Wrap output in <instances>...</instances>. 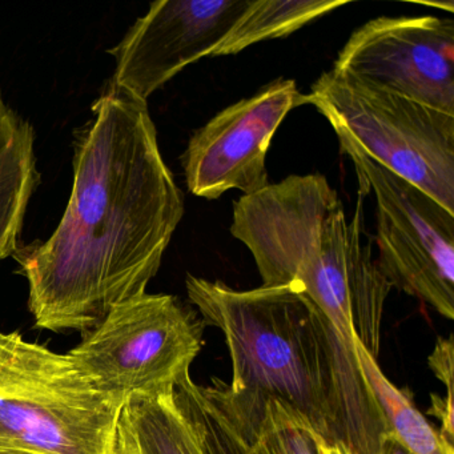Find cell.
Listing matches in <instances>:
<instances>
[{"instance_id":"8fae6325","label":"cell","mask_w":454,"mask_h":454,"mask_svg":"<svg viewBox=\"0 0 454 454\" xmlns=\"http://www.w3.org/2000/svg\"><path fill=\"white\" fill-rule=\"evenodd\" d=\"M201 392L228 422L248 454H318L317 433L309 422L281 401L235 392L212 379Z\"/></svg>"},{"instance_id":"30bf717a","label":"cell","mask_w":454,"mask_h":454,"mask_svg":"<svg viewBox=\"0 0 454 454\" xmlns=\"http://www.w3.org/2000/svg\"><path fill=\"white\" fill-rule=\"evenodd\" d=\"M249 0H159L111 49V83L143 102L183 68L211 57Z\"/></svg>"},{"instance_id":"277c9868","label":"cell","mask_w":454,"mask_h":454,"mask_svg":"<svg viewBox=\"0 0 454 454\" xmlns=\"http://www.w3.org/2000/svg\"><path fill=\"white\" fill-rule=\"evenodd\" d=\"M121 413L70 356L0 331V454H118Z\"/></svg>"},{"instance_id":"8992f818","label":"cell","mask_w":454,"mask_h":454,"mask_svg":"<svg viewBox=\"0 0 454 454\" xmlns=\"http://www.w3.org/2000/svg\"><path fill=\"white\" fill-rule=\"evenodd\" d=\"M203 318L172 294H139L115 305L67 353L95 389L123 408L129 395H166L203 348Z\"/></svg>"},{"instance_id":"4fadbf2b","label":"cell","mask_w":454,"mask_h":454,"mask_svg":"<svg viewBox=\"0 0 454 454\" xmlns=\"http://www.w3.org/2000/svg\"><path fill=\"white\" fill-rule=\"evenodd\" d=\"M118 442L132 454H207L198 429L177 406L174 392L129 395L121 408Z\"/></svg>"},{"instance_id":"ac0fdd59","label":"cell","mask_w":454,"mask_h":454,"mask_svg":"<svg viewBox=\"0 0 454 454\" xmlns=\"http://www.w3.org/2000/svg\"><path fill=\"white\" fill-rule=\"evenodd\" d=\"M379 454H411L392 432L382 440Z\"/></svg>"},{"instance_id":"2e32d148","label":"cell","mask_w":454,"mask_h":454,"mask_svg":"<svg viewBox=\"0 0 454 454\" xmlns=\"http://www.w3.org/2000/svg\"><path fill=\"white\" fill-rule=\"evenodd\" d=\"M430 369L438 380L445 385L446 395L453 398L454 380V342L453 334L446 337H438L434 349L427 358Z\"/></svg>"},{"instance_id":"7a4b0ae2","label":"cell","mask_w":454,"mask_h":454,"mask_svg":"<svg viewBox=\"0 0 454 454\" xmlns=\"http://www.w3.org/2000/svg\"><path fill=\"white\" fill-rule=\"evenodd\" d=\"M188 297L224 334L235 392L272 397L326 441L379 454L387 419L350 349L309 297L289 286L231 288L188 275Z\"/></svg>"},{"instance_id":"9a60e30c","label":"cell","mask_w":454,"mask_h":454,"mask_svg":"<svg viewBox=\"0 0 454 454\" xmlns=\"http://www.w3.org/2000/svg\"><path fill=\"white\" fill-rule=\"evenodd\" d=\"M358 363L381 408L390 432L411 454H454V448L443 442L438 432L414 406L411 395L398 389L380 368L377 358L372 357L357 345Z\"/></svg>"},{"instance_id":"7c38bea8","label":"cell","mask_w":454,"mask_h":454,"mask_svg":"<svg viewBox=\"0 0 454 454\" xmlns=\"http://www.w3.org/2000/svg\"><path fill=\"white\" fill-rule=\"evenodd\" d=\"M39 183L34 127L0 98V262L20 247L28 203Z\"/></svg>"},{"instance_id":"d6986e66","label":"cell","mask_w":454,"mask_h":454,"mask_svg":"<svg viewBox=\"0 0 454 454\" xmlns=\"http://www.w3.org/2000/svg\"><path fill=\"white\" fill-rule=\"evenodd\" d=\"M118 454H132L131 451L129 450V449L124 448L123 445H121V443L118 442Z\"/></svg>"},{"instance_id":"5b68a950","label":"cell","mask_w":454,"mask_h":454,"mask_svg":"<svg viewBox=\"0 0 454 454\" xmlns=\"http://www.w3.org/2000/svg\"><path fill=\"white\" fill-rule=\"evenodd\" d=\"M352 148L454 214V115L331 70L304 97Z\"/></svg>"},{"instance_id":"e0dca14e","label":"cell","mask_w":454,"mask_h":454,"mask_svg":"<svg viewBox=\"0 0 454 454\" xmlns=\"http://www.w3.org/2000/svg\"><path fill=\"white\" fill-rule=\"evenodd\" d=\"M432 405L427 413L434 416L441 422V429L438 432L443 442L454 448V406L453 398L441 397L438 395H430Z\"/></svg>"},{"instance_id":"5bb4252c","label":"cell","mask_w":454,"mask_h":454,"mask_svg":"<svg viewBox=\"0 0 454 454\" xmlns=\"http://www.w3.org/2000/svg\"><path fill=\"white\" fill-rule=\"evenodd\" d=\"M347 4V0H249L246 12L211 57L236 55L254 44L286 38Z\"/></svg>"},{"instance_id":"9c48e42d","label":"cell","mask_w":454,"mask_h":454,"mask_svg":"<svg viewBox=\"0 0 454 454\" xmlns=\"http://www.w3.org/2000/svg\"><path fill=\"white\" fill-rule=\"evenodd\" d=\"M304 97L296 82L278 79L199 129L182 156L190 192L216 200L231 190L251 195L267 187L270 143L286 115L305 105Z\"/></svg>"},{"instance_id":"3957f363","label":"cell","mask_w":454,"mask_h":454,"mask_svg":"<svg viewBox=\"0 0 454 454\" xmlns=\"http://www.w3.org/2000/svg\"><path fill=\"white\" fill-rule=\"evenodd\" d=\"M231 233L254 256L262 286H289L312 300L350 348L379 357L392 286L365 233L363 196L348 220L324 175H292L233 204Z\"/></svg>"},{"instance_id":"6da1fadb","label":"cell","mask_w":454,"mask_h":454,"mask_svg":"<svg viewBox=\"0 0 454 454\" xmlns=\"http://www.w3.org/2000/svg\"><path fill=\"white\" fill-rule=\"evenodd\" d=\"M75 134L70 201L51 238L18 247L28 309L44 331L94 329L145 294L184 215L147 102L115 84Z\"/></svg>"},{"instance_id":"52a82bcc","label":"cell","mask_w":454,"mask_h":454,"mask_svg":"<svg viewBox=\"0 0 454 454\" xmlns=\"http://www.w3.org/2000/svg\"><path fill=\"white\" fill-rule=\"evenodd\" d=\"M360 195L376 200L377 265L392 288L454 318V214L352 148Z\"/></svg>"},{"instance_id":"ba28073f","label":"cell","mask_w":454,"mask_h":454,"mask_svg":"<svg viewBox=\"0 0 454 454\" xmlns=\"http://www.w3.org/2000/svg\"><path fill=\"white\" fill-rule=\"evenodd\" d=\"M332 70L454 115V22L432 15L369 20Z\"/></svg>"}]
</instances>
